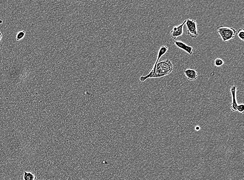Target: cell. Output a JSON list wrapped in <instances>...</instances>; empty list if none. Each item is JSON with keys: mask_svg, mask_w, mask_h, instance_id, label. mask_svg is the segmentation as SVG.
Listing matches in <instances>:
<instances>
[{"mask_svg": "<svg viewBox=\"0 0 244 180\" xmlns=\"http://www.w3.org/2000/svg\"><path fill=\"white\" fill-rule=\"evenodd\" d=\"M173 63L171 61L166 59L158 62L155 68H153L149 74L145 76H142L140 78L141 82L150 78H160L170 74L173 70Z\"/></svg>", "mask_w": 244, "mask_h": 180, "instance_id": "1", "label": "cell"}, {"mask_svg": "<svg viewBox=\"0 0 244 180\" xmlns=\"http://www.w3.org/2000/svg\"><path fill=\"white\" fill-rule=\"evenodd\" d=\"M216 30L223 41L225 42L233 39L237 33V31L234 28L223 25L217 27Z\"/></svg>", "mask_w": 244, "mask_h": 180, "instance_id": "2", "label": "cell"}, {"mask_svg": "<svg viewBox=\"0 0 244 180\" xmlns=\"http://www.w3.org/2000/svg\"><path fill=\"white\" fill-rule=\"evenodd\" d=\"M185 24L187 28V34L193 38H196L199 36V33L196 20L188 19L186 20Z\"/></svg>", "mask_w": 244, "mask_h": 180, "instance_id": "3", "label": "cell"}, {"mask_svg": "<svg viewBox=\"0 0 244 180\" xmlns=\"http://www.w3.org/2000/svg\"><path fill=\"white\" fill-rule=\"evenodd\" d=\"M186 20L181 24L178 26H175L171 31V36L172 38L175 40L177 37L181 36L183 33V28L185 24Z\"/></svg>", "mask_w": 244, "mask_h": 180, "instance_id": "4", "label": "cell"}, {"mask_svg": "<svg viewBox=\"0 0 244 180\" xmlns=\"http://www.w3.org/2000/svg\"><path fill=\"white\" fill-rule=\"evenodd\" d=\"M174 44L177 47L181 49V50L185 51L186 53H188L190 55L193 54L194 49L192 46L186 45L185 43H184L182 41H174Z\"/></svg>", "mask_w": 244, "mask_h": 180, "instance_id": "5", "label": "cell"}, {"mask_svg": "<svg viewBox=\"0 0 244 180\" xmlns=\"http://www.w3.org/2000/svg\"><path fill=\"white\" fill-rule=\"evenodd\" d=\"M236 87L235 86H232L230 89L232 96V102L231 104V109L232 111L233 112L237 111L238 106L236 97Z\"/></svg>", "mask_w": 244, "mask_h": 180, "instance_id": "6", "label": "cell"}, {"mask_svg": "<svg viewBox=\"0 0 244 180\" xmlns=\"http://www.w3.org/2000/svg\"><path fill=\"white\" fill-rule=\"evenodd\" d=\"M187 79L191 81L196 80L198 77L197 72L193 69H187L184 71Z\"/></svg>", "mask_w": 244, "mask_h": 180, "instance_id": "7", "label": "cell"}, {"mask_svg": "<svg viewBox=\"0 0 244 180\" xmlns=\"http://www.w3.org/2000/svg\"><path fill=\"white\" fill-rule=\"evenodd\" d=\"M168 50V46L166 45H163L161 46L159 49L158 52L157 58L156 62H155L154 64L153 68H155L156 67L157 64L159 62L161 58L166 53Z\"/></svg>", "mask_w": 244, "mask_h": 180, "instance_id": "8", "label": "cell"}, {"mask_svg": "<svg viewBox=\"0 0 244 180\" xmlns=\"http://www.w3.org/2000/svg\"><path fill=\"white\" fill-rule=\"evenodd\" d=\"M36 179V177L34 173L31 172H27L25 171L24 172V180H34Z\"/></svg>", "mask_w": 244, "mask_h": 180, "instance_id": "9", "label": "cell"}, {"mask_svg": "<svg viewBox=\"0 0 244 180\" xmlns=\"http://www.w3.org/2000/svg\"><path fill=\"white\" fill-rule=\"evenodd\" d=\"M25 35V32L23 30L19 32L16 36V40L17 41H19L24 38Z\"/></svg>", "mask_w": 244, "mask_h": 180, "instance_id": "10", "label": "cell"}, {"mask_svg": "<svg viewBox=\"0 0 244 180\" xmlns=\"http://www.w3.org/2000/svg\"><path fill=\"white\" fill-rule=\"evenodd\" d=\"M237 35L241 40H244V30L243 29H239L237 32Z\"/></svg>", "mask_w": 244, "mask_h": 180, "instance_id": "11", "label": "cell"}, {"mask_svg": "<svg viewBox=\"0 0 244 180\" xmlns=\"http://www.w3.org/2000/svg\"><path fill=\"white\" fill-rule=\"evenodd\" d=\"M224 62L221 59L217 58L215 60L214 62L215 66L217 67H220L224 65Z\"/></svg>", "mask_w": 244, "mask_h": 180, "instance_id": "12", "label": "cell"}, {"mask_svg": "<svg viewBox=\"0 0 244 180\" xmlns=\"http://www.w3.org/2000/svg\"><path fill=\"white\" fill-rule=\"evenodd\" d=\"M237 110L240 113H244V105L243 104H241L238 105Z\"/></svg>", "mask_w": 244, "mask_h": 180, "instance_id": "13", "label": "cell"}, {"mask_svg": "<svg viewBox=\"0 0 244 180\" xmlns=\"http://www.w3.org/2000/svg\"><path fill=\"white\" fill-rule=\"evenodd\" d=\"M2 37V34L1 32H0V41H1ZM1 49V48H0Z\"/></svg>", "mask_w": 244, "mask_h": 180, "instance_id": "14", "label": "cell"}]
</instances>
